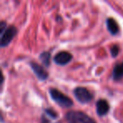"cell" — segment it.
<instances>
[{"instance_id": "cell-1", "label": "cell", "mask_w": 123, "mask_h": 123, "mask_svg": "<svg viewBox=\"0 0 123 123\" xmlns=\"http://www.w3.org/2000/svg\"><path fill=\"white\" fill-rule=\"evenodd\" d=\"M66 118L69 123H96L94 120L82 111H71L66 114Z\"/></svg>"}, {"instance_id": "cell-2", "label": "cell", "mask_w": 123, "mask_h": 123, "mask_svg": "<svg viewBox=\"0 0 123 123\" xmlns=\"http://www.w3.org/2000/svg\"><path fill=\"white\" fill-rule=\"evenodd\" d=\"M49 93L51 99L62 107L69 108L73 105L72 99L69 97H68L67 95H65L63 93H62L61 91L56 89H50Z\"/></svg>"}, {"instance_id": "cell-3", "label": "cell", "mask_w": 123, "mask_h": 123, "mask_svg": "<svg viewBox=\"0 0 123 123\" xmlns=\"http://www.w3.org/2000/svg\"><path fill=\"white\" fill-rule=\"evenodd\" d=\"M16 33H17V29L14 26L10 25L7 27L5 31L1 35V38H0V46H1V47H4V46H8L13 40V38L15 36Z\"/></svg>"}, {"instance_id": "cell-4", "label": "cell", "mask_w": 123, "mask_h": 123, "mask_svg": "<svg viewBox=\"0 0 123 123\" xmlns=\"http://www.w3.org/2000/svg\"><path fill=\"white\" fill-rule=\"evenodd\" d=\"M75 98L81 103H88L93 99V95L86 88L77 87L74 90Z\"/></svg>"}, {"instance_id": "cell-5", "label": "cell", "mask_w": 123, "mask_h": 123, "mask_svg": "<svg viewBox=\"0 0 123 123\" xmlns=\"http://www.w3.org/2000/svg\"><path fill=\"white\" fill-rule=\"evenodd\" d=\"M73 56L70 52L62 51L57 52L54 56V62L58 65H65L72 60Z\"/></svg>"}, {"instance_id": "cell-6", "label": "cell", "mask_w": 123, "mask_h": 123, "mask_svg": "<svg viewBox=\"0 0 123 123\" xmlns=\"http://www.w3.org/2000/svg\"><path fill=\"white\" fill-rule=\"evenodd\" d=\"M31 68H32V70L34 71V73L36 74V77H37L40 80H45V79H47L48 74L40 64L36 63V62H31Z\"/></svg>"}, {"instance_id": "cell-7", "label": "cell", "mask_w": 123, "mask_h": 123, "mask_svg": "<svg viewBox=\"0 0 123 123\" xmlns=\"http://www.w3.org/2000/svg\"><path fill=\"white\" fill-rule=\"evenodd\" d=\"M110 110L109 104L105 99H99L96 103V112L99 116H105Z\"/></svg>"}, {"instance_id": "cell-8", "label": "cell", "mask_w": 123, "mask_h": 123, "mask_svg": "<svg viewBox=\"0 0 123 123\" xmlns=\"http://www.w3.org/2000/svg\"><path fill=\"white\" fill-rule=\"evenodd\" d=\"M106 25L107 29L112 35H116L119 32V26L116 20L113 18H109L106 19Z\"/></svg>"}, {"instance_id": "cell-9", "label": "cell", "mask_w": 123, "mask_h": 123, "mask_svg": "<svg viewBox=\"0 0 123 123\" xmlns=\"http://www.w3.org/2000/svg\"><path fill=\"white\" fill-rule=\"evenodd\" d=\"M112 76L114 80H120L123 78V69L121 64H116L115 66L114 69L112 72Z\"/></svg>"}, {"instance_id": "cell-10", "label": "cell", "mask_w": 123, "mask_h": 123, "mask_svg": "<svg viewBox=\"0 0 123 123\" xmlns=\"http://www.w3.org/2000/svg\"><path fill=\"white\" fill-rule=\"evenodd\" d=\"M40 59H41V62L44 64L46 67L50 65V58H51V55H50L49 52L47 51H44L42 52L41 55H40Z\"/></svg>"}, {"instance_id": "cell-11", "label": "cell", "mask_w": 123, "mask_h": 123, "mask_svg": "<svg viewBox=\"0 0 123 123\" xmlns=\"http://www.w3.org/2000/svg\"><path fill=\"white\" fill-rule=\"evenodd\" d=\"M45 112H46V115H48V116H51V118H56L57 117V114H56V112L52 109L47 108V109L45 110Z\"/></svg>"}, {"instance_id": "cell-12", "label": "cell", "mask_w": 123, "mask_h": 123, "mask_svg": "<svg viewBox=\"0 0 123 123\" xmlns=\"http://www.w3.org/2000/svg\"><path fill=\"white\" fill-rule=\"evenodd\" d=\"M111 52L112 56H116L119 52V47H118L117 45H114L111 48Z\"/></svg>"}, {"instance_id": "cell-13", "label": "cell", "mask_w": 123, "mask_h": 123, "mask_svg": "<svg viewBox=\"0 0 123 123\" xmlns=\"http://www.w3.org/2000/svg\"><path fill=\"white\" fill-rule=\"evenodd\" d=\"M6 29H7L6 23L4 21H1V23H0V35H2L5 31Z\"/></svg>"}, {"instance_id": "cell-14", "label": "cell", "mask_w": 123, "mask_h": 123, "mask_svg": "<svg viewBox=\"0 0 123 123\" xmlns=\"http://www.w3.org/2000/svg\"><path fill=\"white\" fill-rule=\"evenodd\" d=\"M41 123H50V121L45 117V116H41Z\"/></svg>"}, {"instance_id": "cell-15", "label": "cell", "mask_w": 123, "mask_h": 123, "mask_svg": "<svg viewBox=\"0 0 123 123\" xmlns=\"http://www.w3.org/2000/svg\"><path fill=\"white\" fill-rule=\"evenodd\" d=\"M121 66H122V69H123V63H121Z\"/></svg>"}]
</instances>
